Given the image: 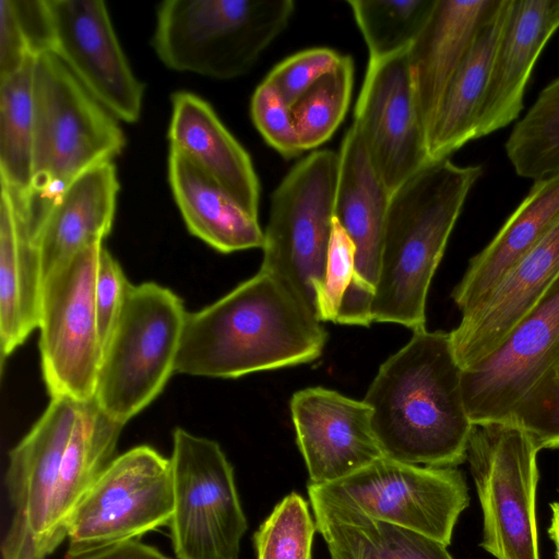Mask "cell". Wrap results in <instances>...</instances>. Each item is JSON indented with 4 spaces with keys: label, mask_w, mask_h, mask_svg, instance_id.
I'll return each mask as SVG.
<instances>
[{
    "label": "cell",
    "mask_w": 559,
    "mask_h": 559,
    "mask_svg": "<svg viewBox=\"0 0 559 559\" xmlns=\"http://www.w3.org/2000/svg\"><path fill=\"white\" fill-rule=\"evenodd\" d=\"M169 459L174 513L168 526L176 557L239 559L248 521L221 445L178 427Z\"/></svg>",
    "instance_id": "9c48e42d"
},
{
    "label": "cell",
    "mask_w": 559,
    "mask_h": 559,
    "mask_svg": "<svg viewBox=\"0 0 559 559\" xmlns=\"http://www.w3.org/2000/svg\"><path fill=\"white\" fill-rule=\"evenodd\" d=\"M168 179L188 230L223 253L263 248L264 231L213 178L177 148L168 155Z\"/></svg>",
    "instance_id": "4316f807"
},
{
    "label": "cell",
    "mask_w": 559,
    "mask_h": 559,
    "mask_svg": "<svg viewBox=\"0 0 559 559\" xmlns=\"http://www.w3.org/2000/svg\"><path fill=\"white\" fill-rule=\"evenodd\" d=\"M317 525L308 501L285 496L253 534L257 559H311Z\"/></svg>",
    "instance_id": "836d02e7"
},
{
    "label": "cell",
    "mask_w": 559,
    "mask_h": 559,
    "mask_svg": "<svg viewBox=\"0 0 559 559\" xmlns=\"http://www.w3.org/2000/svg\"><path fill=\"white\" fill-rule=\"evenodd\" d=\"M289 407L309 484H332L384 456L364 400L312 386L294 393Z\"/></svg>",
    "instance_id": "e0dca14e"
},
{
    "label": "cell",
    "mask_w": 559,
    "mask_h": 559,
    "mask_svg": "<svg viewBox=\"0 0 559 559\" xmlns=\"http://www.w3.org/2000/svg\"><path fill=\"white\" fill-rule=\"evenodd\" d=\"M354 61L342 56L292 107L302 151L325 143L342 123L352 98Z\"/></svg>",
    "instance_id": "d6a6232c"
},
{
    "label": "cell",
    "mask_w": 559,
    "mask_h": 559,
    "mask_svg": "<svg viewBox=\"0 0 559 559\" xmlns=\"http://www.w3.org/2000/svg\"><path fill=\"white\" fill-rule=\"evenodd\" d=\"M435 0L347 1L369 52L368 61L390 58L408 49Z\"/></svg>",
    "instance_id": "1f68e13d"
},
{
    "label": "cell",
    "mask_w": 559,
    "mask_h": 559,
    "mask_svg": "<svg viewBox=\"0 0 559 559\" xmlns=\"http://www.w3.org/2000/svg\"><path fill=\"white\" fill-rule=\"evenodd\" d=\"M250 112L253 124L264 141L283 157L292 158L304 152L293 108L264 80L252 95Z\"/></svg>",
    "instance_id": "e575fe53"
},
{
    "label": "cell",
    "mask_w": 559,
    "mask_h": 559,
    "mask_svg": "<svg viewBox=\"0 0 559 559\" xmlns=\"http://www.w3.org/2000/svg\"><path fill=\"white\" fill-rule=\"evenodd\" d=\"M322 322L281 278L260 270L212 305L186 314L175 372L238 378L319 358Z\"/></svg>",
    "instance_id": "6da1fadb"
},
{
    "label": "cell",
    "mask_w": 559,
    "mask_h": 559,
    "mask_svg": "<svg viewBox=\"0 0 559 559\" xmlns=\"http://www.w3.org/2000/svg\"><path fill=\"white\" fill-rule=\"evenodd\" d=\"M337 51L317 47L301 50L276 64L264 81L293 107L295 103L341 60Z\"/></svg>",
    "instance_id": "d590c367"
},
{
    "label": "cell",
    "mask_w": 559,
    "mask_h": 559,
    "mask_svg": "<svg viewBox=\"0 0 559 559\" xmlns=\"http://www.w3.org/2000/svg\"><path fill=\"white\" fill-rule=\"evenodd\" d=\"M559 221V174L534 181L491 241L467 265L452 292L462 313L475 307Z\"/></svg>",
    "instance_id": "d4e9b609"
},
{
    "label": "cell",
    "mask_w": 559,
    "mask_h": 559,
    "mask_svg": "<svg viewBox=\"0 0 559 559\" xmlns=\"http://www.w3.org/2000/svg\"><path fill=\"white\" fill-rule=\"evenodd\" d=\"M187 311L167 287L130 284L104 349L94 401L126 425L164 390L179 350Z\"/></svg>",
    "instance_id": "52a82bcc"
},
{
    "label": "cell",
    "mask_w": 559,
    "mask_h": 559,
    "mask_svg": "<svg viewBox=\"0 0 559 559\" xmlns=\"http://www.w3.org/2000/svg\"><path fill=\"white\" fill-rule=\"evenodd\" d=\"M337 174L338 153L332 150H314L298 162L272 193L264 230L260 270L287 284L316 317L331 243Z\"/></svg>",
    "instance_id": "ba28073f"
},
{
    "label": "cell",
    "mask_w": 559,
    "mask_h": 559,
    "mask_svg": "<svg viewBox=\"0 0 559 559\" xmlns=\"http://www.w3.org/2000/svg\"><path fill=\"white\" fill-rule=\"evenodd\" d=\"M366 402L385 457L421 466L456 467L466 461L474 428L450 333L413 331L379 368Z\"/></svg>",
    "instance_id": "7a4b0ae2"
},
{
    "label": "cell",
    "mask_w": 559,
    "mask_h": 559,
    "mask_svg": "<svg viewBox=\"0 0 559 559\" xmlns=\"http://www.w3.org/2000/svg\"><path fill=\"white\" fill-rule=\"evenodd\" d=\"M506 152L520 177L538 181L559 174V76L515 123Z\"/></svg>",
    "instance_id": "4dcf8cb0"
},
{
    "label": "cell",
    "mask_w": 559,
    "mask_h": 559,
    "mask_svg": "<svg viewBox=\"0 0 559 559\" xmlns=\"http://www.w3.org/2000/svg\"><path fill=\"white\" fill-rule=\"evenodd\" d=\"M171 108L170 147L183 153L258 217L260 182L250 155L212 106L193 93L180 91L173 94Z\"/></svg>",
    "instance_id": "7402d4cb"
},
{
    "label": "cell",
    "mask_w": 559,
    "mask_h": 559,
    "mask_svg": "<svg viewBox=\"0 0 559 559\" xmlns=\"http://www.w3.org/2000/svg\"><path fill=\"white\" fill-rule=\"evenodd\" d=\"M538 451L516 426L489 423L473 428L466 461L483 510L480 546L496 559H539Z\"/></svg>",
    "instance_id": "30bf717a"
},
{
    "label": "cell",
    "mask_w": 559,
    "mask_h": 559,
    "mask_svg": "<svg viewBox=\"0 0 559 559\" xmlns=\"http://www.w3.org/2000/svg\"><path fill=\"white\" fill-rule=\"evenodd\" d=\"M559 28V0H510L481 104L475 140L519 118L537 58Z\"/></svg>",
    "instance_id": "d6986e66"
},
{
    "label": "cell",
    "mask_w": 559,
    "mask_h": 559,
    "mask_svg": "<svg viewBox=\"0 0 559 559\" xmlns=\"http://www.w3.org/2000/svg\"><path fill=\"white\" fill-rule=\"evenodd\" d=\"M551 519L547 530L550 539L555 545L556 559H559V501L550 504Z\"/></svg>",
    "instance_id": "ab89813d"
},
{
    "label": "cell",
    "mask_w": 559,
    "mask_h": 559,
    "mask_svg": "<svg viewBox=\"0 0 559 559\" xmlns=\"http://www.w3.org/2000/svg\"><path fill=\"white\" fill-rule=\"evenodd\" d=\"M103 242L93 243L44 280L39 325L41 373L50 397L94 399L103 356L95 281Z\"/></svg>",
    "instance_id": "8fae6325"
},
{
    "label": "cell",
    "mask_w": 559,
    "mask_h": 559,
    "mask_svg": "<svg viewBox=\"0 0 559 559\" xmlns=\"http://www.w3.org/2000/svg\"><path fill=\"white\" fill-rule=\"evenodd\" d=\"M293 0H167L153 47L168 68L219 80L246 73L287 27Z\"/></svg>",
    "instance_id": "8992f818"
},
{
    "label": "cell",
    "mask_w": 559,
    "mask_h": 559,
    "mask_svg": "<svg viewBox=\"0 0 559 559\" xmlns=\"http://www.w3.org/2000/svg\"><path fill=\"white\" fill-rule=\"evenodd\" d=\"M307 489L330 559H453L448 546L427 535L374 519L317 485Z\"/></svg>",
    "instance_id": "484cf974"
},
{
    "label": "cell",
    "mask_w": 559,
    "mask_h": 559,
    "mask_svg": "<svg viewBox=\"0 0 559 559\" xmlns=\"http://www.w3.org/2000/svg\"><path fill=\"white\" fill-rule=\"evenodd\" d=\"M122 428L94 399L81 403L50 503L45 534L47 557L67 539L72 514L114 459Z\"/></svg>",
    "instance_id": "83f0119b"
},
{
    "label": "cell",
    "mask_w": 559,
    "mask_h": 559,
    "mask_svg": "<svg viewBox=\"0 0 559 559\" xmlns=\"http://www.w3.org/2000/svg\"><path fill=\"white\" fill-rule=\"evenodd\" d=\"M118 191L116 167L104 163L73 180L45 211L34 235L44 280L82 249L104 241L112 227Z\"/></svg>",
    "instance_id": "603a6c76"
},
{
    "label": "cell",
    "mask_w": 559,
    "mask_h": 559,
    "mask_svg": "<svg viewBox=\"0 0 559 559\" xmlns=\"http://www.w3.org/2000/svg\"><path fill=\"white\" fill-rule=\"evenodd\" d=\"M500 2L435 0L428 19L408 47L416 108L427 138L454 74Z\"/></svg>",
    "instance_id": "ffe728a7"
},
{
    "label": "cell",
    "mask_w": 559,
    "mask_h": 559,
    "mask_svg": "<svg viewBox=\"0 0 559 559\" xmlns=\"http://www.w3.org/2000/svg\"><path fill=\"white\" fill-rule=\"evenodd\" d=\"M66 559H170L157 548L146 545L139 539H132L111 545L98 550Z\"/></svg>",
    "instance_id": "f35d334b"
},
{
    "label": "cell",
    "mask_w": 559,
    "mask_h": 559,
    "mask_svg": "<svg viewBox=\"0 0 559 559\" xmlns=\"http://www.w3.org/2000/svg\"><path fill=\"white\" fill-rule=\"evenodd\" d=\"M34 180L28 209L37 223L83 173L118 156L126 136L112 116L52 51L34 60Z\"/></svg>",
    "instance_id": "5b68a950"
},
{
    "label": "cell",
    "mask_w": 559,
    "mask_h": 559,
    "mask_svg": "<svg viewBox=\"0 0 559 559\" xmlns=\"http://www.w3.org/2000/svg\"><path fill=\"white\" fill-rule=\"evenodd\" d=\"M174 513L170 459L142 444L114 457L69 523L66 557L140 539Z\"/></svg>",
    "instance_id": "7c38bea8"
},
{
    "label": "cell",
    "mask_w": 559,
    "mask_h": 559,
    "mask_svg": "<svg viewBox=\"0 0 559 559\" xmlns=\"http://www.w3.org/2000/svg\"><path fill=\"white\" fill-rule=\"evenodd\" d=\"M559 275V221L450 332L465 369L490 355Z\"/></svg>",
    "instance_id": "ac0fdd59"
},
{
    "label": "cell",
    "mask_w": 559,
    "mask_h": 559,
    "mask_svg": "<svg viewBox=\"0 0 559 559\" xmlns=\"http://www.w3.org/2000/svg\"><path fill=\"white\" fill-rule=\"evenodd\" d=\"M35 57L20 20L15 1H0V79L16 72Z\"/></svg>",
    "instance_id": "74e56055"
},
{
    "label": "cell",
    "mask_w": 559,
    "mask_h": 559,
    "mask_svg": "<svg viewBox=\"0 0 559 559\" xmlns=\"http://www.w3.org/2000/svg\"><path fill=\"white\" fill-rule=\"evenodd\" d=\"M34 60L0 79V179L19 206L29 209L34 180Z\"/></svg>",
    "instance_id": "f546056e"
},
{
    "label": "cell",
    "mask_w": 559,
    "mask_h": 559,
    "mask_svg": "<svg viewBox=\"0 0 559 559\" xmlns=\"http://www.w3.org/2000/svg\"><path fill=\"white\" fill-rule=\"evenodd\" d=\"M50 50L112 116L139 120L144 86L120 47L104 1L45 0Z\"/></svg>",
    "instance_id": "9a60e30c"
},
{
    "label": "cell",
    "mask_w": 559,
    "mask_h": 559,
    "mask_svg": "<svg viewBox=\"0 0 559 559\" xmlns=\"http://www.w3.org/2000/svg\"><path fill=\"white\" fill-rule=\"evenodd\" d=\"M330 497L445 546L468 507V486L456 467L407 464L382 456L356 473L317 485Z\"/></svg>",
    "instance_id": "4fadbf2b"
},
{
    "label": "cell",
    "mask_w": 559,
    "mask_h": 559,
    "mask_svg": "<svg viewBox=\"0 0 559 559\" xmlns=\"http://www.w3.org/2000/svg\"><path fill=\"white\" fill-rule=\"evenodd\" d=\"M474 426L526 431L538 450L559 448V275L490 355L462 369Z\"/></svg>",
    "instance_id": "277c9868"
},
{
    "label": "cell",
    "mask_w": 559,
    "mask_h": 559,
    "mask_svg": "<svg viewBox=\"0 0 559 559\" xmlns=\"http://www.w3.org/2000/svg\"><path fill=\"white\" fill-rule=\"evenodd\" d=\"M354 123L390 194L430 163L427 135L416 108L407 50L368 61Z\"/></svg>",
    "instance_id": "2e32d148"
},
{
    "label": "cell",
    "mask_w": 559,
    "mask_h": 559,
    "mask_svg": "<svg viewBox=\"0 0 559 559\" xmlns=\"http://www.w3.org/2000/svg\"><path fill=\"white\" fill-rule=\"evenodd\" d=\"M509 5L510 0H501L454 74L428 133L430 162L449 158L453 152L475 140L493 56Z\"/></svg>",
    "instance_id": "f1b7e54d"
},
{
    "label": "cell",
    "mask_w": 559,
    "mask_h": 559,
    "mask_svg": "<svg viewBox=\"0 0 559 559\" xmlns=\"http://www.w3.org/2000/svg\"><path fill=\"white\" fill-rule=\"evenodd\" d=\"M483 174L480 165L449 158L430 162L390 197L372 322L426 329L431 280L465 200Z\"/></svg>",
    "instance_id": "3957f363"
},
{
    "label": "cell",
    "mask_w": 559,
    "mask_h": 559,
    "mask_svg": "<svg viewBox=\"0 0 559 559\" xmlns=\"http://www.w3.org/2000/svg\"><path fill=\"white\" fill-rule=\"evenodd\" d=\"M81 403L50 397L39 419L10 451L4 486L11 516L1 542L2 559H48L50 503Z\"/></svg>",
    "instance_id": "5bb4252c"
},
{
    "label": "cell",
    "mask_w": 559,
    "mask_h": 559,
    "mask_svg": "<svg viewBox=\"0 0 559 559\" xmlns=\"http://www.w3.org/2000/svg\"><path fill=\"white\" fill-rule=\"evenodd\" d=\"M35 230L10 189L0 199L1 364L38 329L44 274Z\"/></svg>",
    "instance_id": "cb8c5ba5"
},
{
    "label": "cell",
    "mask_w": 559,
    "mask_h": 559,
    "mask_svg": "<svg viewBox=\"0 0 559 559\" xmlns=\"http://www.w3.org/2000/svg\"><path fill=\"white\" fill-rule=\"evenodd\" d=\"M130 284L118 261L103 246L95 281V304L103 349L118 320Z\"/></svg>",
    "instance_id": "8d00e7d4"
},
{
    "label": "cell",
    "mask_w": 559,
    "mask_h": 559,
    "mask_svg": "<svg viewBox=\"0 0 559 559\" xmlns=\"http://www.w3.org/2000/svg\"><path fill=\"white\" fill-rule=\"evenodd\" d=\"M337 153L334 218L354 245L359 285L373 298L391 194L376 173L354 122Z\"/></svg>",
    "instance_id": "44dd1931"
}]
</instances>
